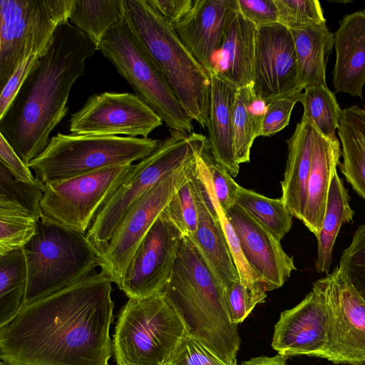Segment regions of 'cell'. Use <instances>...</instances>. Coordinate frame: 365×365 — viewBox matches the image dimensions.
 I'll return each instance as SVG.
<instances>
[{
  "label": "cell",
  "instance_id": "1",
  "mask_svg": "<svg viewBox=\"0 0 365 365\" xmlns=\"http://www.w3.org/2000/svg\"><path fill=\"white\" fill-rule=\"evenodd\" d=\"M113 280L101 269L23 307L0 327V359L10 365H108Z\"/></svg>",
  "mask_w": 365,
  "mask_h": 365
},
{
  "label": "cell",
  "instance_id": "2",
  "mask_svg": "<svg viewBox=\"0 0 365 365\" xmlns=\"http://www.w3.org/2000/svg\"><path fill=\"white\" fill-rule=\"evenodd\" d=\"M96 51L70 22L59 26L48 51L0 116V134L27 165L43 152L50 133L67 115L71 88Z\"/></svg>",
  "mask_w": 365,
  "mask_h": 365
},
{
  "label": "cell",
  "instance_id": "3",
  "mask_svg": "<svg viewBox=\"0 0 365 365\" xmlns=\"http://www.w3.org/2000/svg\"><path fill=\"white\" fill-rule=\"evenodd\" d=\"M162 294L187 334L228 365H237V325L229 317L223 289L187 236H183Z\"/></svg>",
  "mask_w": 365,
  "mask_h": 365
},
{
  "label": "cell",
  "instance_id": "4",
  "mask_svg": "<svg viewBox=\"0 0 365 365\" xmlns=\"http://www.w3.org/2000/svg\"><path fill=\"white\" fill-rule=\"evenodd\" d=\"M125 21L162 73L187 114L203 128L211 105L210 73L147 0H124Z\"/></svg>",
  "mask_w": 365,
  "mask_h": 365
},
{
  "label": "cell",
  "instance_id": "5",
  "mask_svg": "<svg viewBox=\"0 0 365 365\" xmlns=\"http://www.w3.org/2000/svg\"><path fill=\"white\" fill-rule=\"evenodd\" d=\"M22 249L28 275L23 307L78 282L101 264V252L86 234L44 218Z\"/></svg>",
  "mask_w": 365,
  "mask_h": 365
},
{
  "label": "cell",
  "instance_id": "6",
  "mask_svg": "<svg viewBox=\"0 0 365 365\" xmlns=\"http://www.w3.org/2000/svg\"><path fill=\"white\" fill-rule=\"evenodd\" d=\"M187 334L162 292L130 297L117 316L113 354L117 365H168Z\"/></svg>",
  "mask_w": 365,
  "mask_h": 365
},
{
  "label": "cell",
  "instance_id": "7",
  "mask_svg": "<svg viewBox=\"0 0 365 365\" xmlns=\"http://www.w3.org/2000/svg\"><path fill=\"white\" fill-rule=\"evenodd\" d=\"M150 138L57 133L28 166L43 183L56 182L108 168L133 164L154 152Z\"/></svg>",
  "mask_w": 365,
  "mask_h": 365
},
{
  "label": "cell",
  "instance_id": "8",
  "mask_svg": "<svg viewBox=\"0 0 365 365\" xmlns=\"http://www.w3.org/2000/svg\"><path fill=\"white\" fill-rule=\"evenodd\" d=\"M207 138L170 129V135L133 169L97 212L86 235L101 251L106 248L131 205L168 174L192 157Z\"/></svg>",
  "mask_w": 365,
  "mask_h": 365
},
{
  "label": "cell",
  "instance_id": "9",
  "mask_svg": "<svg viewBox=\"0 0 365 365\" xmlns=\"http://www.w3.org/2000/svg\"><path fill=\"white\" fill-rule=\"evenodd\" d=\"M99 51L170 129L193 133L192 118L125 20L107 34Z\"/></svg>",
  "mask_w": 365,
  "mask_h": 365
},
{
  "label": "cell",
  "instance_id": "10",
  "mask_svg": "<svg viewBox=\"0 0 365 365\" xmlns=\"http://www.w3.org/2000/svg\"><path fill=\"white\" fill-rule=\"evenodd\" d=\"M74 0H0V86L24 58L48 48L58 27L68 22Z\"/></svg>",
  "mask_w": 365,
  "mask_h": 365
},
{
  "label": "cell",
  "instance_id": "11",
  "mask_svg": "<svg viewBox=\"0 0 365 365\" xmlns=\"http://www.w3.org/2000/svg\"><path fill=\"white\" fill-rule=\"evenodd\" d=\"M197 151L131 205L101 252V269L118 288L139 245L175 193L193 175Z\"/></svg>",
  "mask_w": 365,
  "mask_h": 365
},
{
  "label": "cell",
  "instance_id": "12",
  "mask_svg": "<svg viewBox=\"0 0 365 365\" xmlns=\"http://www.w3.org/2000/svg\"><path fill=\"white\" fill-rule=\"evenodd\" d=\"M135 164L108 168L45 184L41 218L86 234L97 212L130 174Z\"/></svg>",
  "mask_w": 365,
  "mask_h": 365
},
{
  "label": "cell",
  "instance_id": "13",
  "mask_svg": "<svg viewBox=\"0 0 365 365\" xmlns=\"http://www.w3.org/2000/svg\"><path fill=\"white\" fill-rule=\"evenodd\" d=\"M318 280L327 314L326 343L318 357L334 364L365 365V301L338 267Z\"/></svg>",
  "mask_w": 365,
  "mask_h": 365
},
{
  "label": "cell",
  "instance_id": "14",
  "mask_svg": "<svg viewBox=\"0 0 365 365\" xmlns=\"http://www.w3.org/2000/svg\"><path fill=\"white\" fill-rule=\"evenodd\" d=\"M163 123L158 114L135 93L102 92L90 96L71 115L69 131L75 135L148 138Z\"/></svg>",
  "mask_w": 365,
  "mask_h": 365
},
{
  "label": "cell",
  "instance_id": "15",
  "mask_svg": "<svg viewBox=\"0 0 365 365\" xmlns=\"http://www.w3.org/2000/svg\"><path fill=\"white\" fill-rule=\"evenodd\" d=\"M182 237L163 210L136 250L119 289L128 298L161 292L170 279Z\"/></svg>",
  "mask_w": 365,
  "mask_h": 365
},
{
  "label": "cell",
  "instance_id": "16",
  "mask_svg": "<svg viewBox=\"0 0 365 365\" xmlns=\"http://www.w3.org/2000/svg\"><path fill=\"white\" fill-rule=\"evenodd\" d=\"M252 87L267 103L302 92L290 30L279 23L257 27Z\"/></svg>",
  "mask_w": 365,
  "mask_h": 365
},
{
  "label": "cell",
  "instance_id": "17",
  "mask_svg": "<svg viewBox=\"0 0 365 365\" xmlns=\"http://www.w3.org/2000/svg\"><path fill=\"white\" fill-rule=\"evenodd\" d=\"M327 306L317 279L297 306L282 312L274 329L272 347L286 358L318 357L327 339Z\"/></svg>",
  "mask_w": 365,
  "mask_h": 365
},
{
  "label": "cell",
  "instance_id": "18",
  "mask_svg": "<svg viewBox=\"0 0 365 365\" xmlns=\"http://www.w3.org/2000/svg\"><path fill=\"white\" fill-rule=\"evenodd\" d=\"M226 213L247 261L262 277L267 292L281 287L297 269L293 256H289L280 241L241 207L235 205Z\"/></svg>",
  "mask_w": 365,
  "mask_h": 365
},
{
  "label": "cell",
  "instance_id": "19",
  "mask_svg": "<svg viewBox=\"0 0 365 365\" xmlns=\"http://www.w3.org/2000/svg\"><path fill=\"white\" fill-rule=\"evenodd\" d=\"M257 27L238 10L229 13L220 50L210 73L221 76L237 88L252 85Z\"/></svg>",
  "mask_w": 365,
  "mask_h": 365
},
{
  "label": "cell",
  "instance_id": "20",
  "mask_svg": "<svg viewBox=\"0 0 365 365\" xmlns=\"http://www.w3.org/2000/svg\"><path fill=\"white\" fill-rule=\"evenodd\" d=\"M236 6V0H197L190 16L173 28L192 56L210 73L228 14Z\"/></svg>",
  "mask_w": 365,
  "mask_h": 365
},
{
  "label": "cell",
  "instance_id": "21",
  "mask_svg": "<svg viewBox=\"0 0 365 365\" xmlns=\"http://www.w3.org/2000/svg\"><path fill=\"white\" fill-rule=\"evenodd\" d=\"M334 33L336 60L332 74L335 93L363 99L365 86V10L345 15Z\"/></svg>",
  "mask_w": 365,
  "mask_h": 365
},
{
  "label": "cell",
  "instance_id": "22",
  "mask_svg": "<svg viewBox=\"0 0 365 365\" xmlns=\"http://www.w3.org/2000/svg\"><path fill=\"white\" fill-rule=\"evenodd\" d=\"M288 155L281 181L282 200L291 215L302 222L314 145V125L303 113L287 140Z\"/></svg>",
  "mask_w": 365,
  "mask_h": 365
},
{
  "label": "cell",
  "instance_id": "23",
  "mask_svg": "<svg viewBox=\"0 0 365 365\" xmlns=\"http://www.w3.org/2000/svg\"><path fill=\"white\" fill-rule=\"evenodd\" d=\"M195 182L198 225L196 232L187 237L224 291L240 281L239 274L220 221L204 199L196 170Z\"/></svg>",
  "mask_w": 365,
  "mask_h": 365
},
{
  "label": "cell",
  "instance_id": "24",
  "mask_svg": "<svg viewBox=\"0 0 365 365\" xmlns=\"http://www.w3.org/2000/svg\"><path fill=\"white\" fill-rule=\"evenodd\" d=\"M341 156L340 140L314 126V145L303 224L317 237L321 232L331 178Z\"/></svg>",
  "mask_w": 365,
  "mask_h": 365
},
{
  "label": "cell",
  "instance_id": "25",
  "mask_svg": "<svg viewBox=\"0 0 365 365\" xmlns=\"http://www.w3.org/2000/svg\"><path fill=\"white\" fill-rule=\"evenodd\" d=\"M211 76L208 144L215 162L232 178L240 170L233 150L232 111L237 88L215 73Z\"/></svg>",
  "mask_w": 365,
  "mask_h": 365
},
{
  "label": "cell",
  "instance_id": "26",
  "mask_svg": "<svg viewBox=\"0 0 365 365\" xmlns=\"http://www.w3.org/2000/svg\"><path fill=\"white\" fill-rule=\"evenodd\" d=\"M290 31L297 56L299 90L312 86H327L326 70L334 46V34L326 24Z\"/></svg>",
  "mask_w": 365,
  "mask_h": 365
},
{
  "label": "cell",
  "instance_id": "27",
  "mask_svg": "<svg viewBox=\"0 0 365 365\" xmlns=\"http://www.w3.org/2000/svg\"><path fill=\"white\" fill-rule=\"evenodd\" d=\"M337 133L341 145V173L365 200V109L353 106L342 110Z\"/></svg>",
  "mask_w": 365,
  "mask_h": 365
},
{
  "label": "cell",
  "instance_id": "28",
  "mask_svg": "<svg viewBox=\"0 0 365 365\" xmlns=\"http://www.w3.org/2000/svg\"><path fill=\"white\" fill-rule=\"evenodd\" d=\"M267 103L252 85L237 88L232 111L233 150L238 165L249 163L255 140L260 136Z\"/></svg>",
  "mask_w": 365,
  "mask_h": 365
},
{
  "label": "cell",
  "instance_id": "29",
  "mask_svg": "<svg viewBox=\"0 0 365 365\" xmlns=\"http://www.w3.org/2000/svg\"><path fill=\"white\" fill-rule=\"evenodd\" d=\"M354 211L349 205V196L341 178L336 170L330 183L326 211L317 240L315 269L329 274L332 262V252L341 227L353 220Z\"/></svg>",
  "mask_w": 365,
  "mask_h": 365
},
{
  "label": "cell",
  "instance_id": "30",
  "mask_svg": "<svg viewBox=\"0 0 365 365\" xmlns=\"http://www.w3.org/2000/svg\"><path fill=\"white\" fill-rule=\"evenodd\" d=\"M125 20L124 0H74L70 23L99 51L107 34Z\"/></svg>",
  "mask_w": 365,
  "mask_h": 365
},
{
  "label": "cell",
  "instance_id": "31",
  "mask_svg": "<svg viewBox=\"0 0 365 365\" xmlns=\"http://www.w3.org/2000/svg\"><path fill=\"white\" fill-rule=\"evenodd\" d=\"M27 278L22 248L0 256V327L9 323L23 307Z\"/></svg>",
  "mask_w": 365,
  "mask_h": 365
},
{
  "label": "cell",
  "instance_id": "32",
  "mask_svg": "<svg viewBox=\"0 0 365 365\" xmlns=\"http://www.w3.org/2000/svg\"><path fill=\"white\" fill-rule=\"evenodd\" d=\"M236 205L249 213L279 240L289 232L293 216L282 198H269L240 185Z\"/></svg>",
  "mask_w": 365,
  "mask_h": 365
},
{
  "label": "cell",
  "instance_id": "33",
  "mask_svg": "<svg viewBox=\"0 0 365 365\" xmlns=\"http://www.w3.org/2000/svg\"><path fill=\"white\" fill-rule=\"evenodd\" d=\"M45 184L36 178L34 182L16 180L0 163V212L41 218V202Z\"/></svg>",
  "mask_w": 365,
  "mask_h": 365
},
{
  "label": "cell",
  "instance_id": "34",
  "mask_svg": "<svg viewBox=\"0 0 365 365\" xmlns=\"http://www.w3.org/2000/svg\"><path fill=\"white\" fill-rule=\"evenodd\" d=\"M300 103L305 114L324 135L335 136L342 110L327 86H312L302 92Z\"/></svg>",
  "mask_w": 365,
  "mask_h": 365
},
{
  "label": "cell",
  "instance_id": "35",
  "mask_svg": "<svg viewBox=\"0 0 365 365\" xmlns=\"http://www.w3.org/2000/svg\"><path fill=\"white\" fill-rule=\"evenodd\" d=\"M206 203L215 217H217L225 235L228 246L237 269L240 282L247 287H266L262 277L250 265L241 248L240 240L229 220L226 212L215 197L211 183L207 182L203 187Z\"/></svg>",
  "mask_w": 365,
  "mask_h": 365
},
{
  "label": "cell",
  "instance_id": "36",
  "mask_svg": "<svg viewBox=\"0 0 365 365\" xmlns=\"http://www.w3.org/2000/svg\"><path fill=\"white\" fill-rule=\"evenodd\" d=\"M195 170L164 210L183 236L193 235L198 225Z\"/></svg>",
  "mask_w": 365,
  "mask_h": 365
},
{
  "label": "cell",
  "instance_id": "37",
  "mask_svg": "<svg viewBox=\"0 0 365 365\" xmlns=\"http://www.w3.org/2000/svg\"><path fill=\"white\" fill-rule=\"evenodd\" d=\"M278 23L290 30L304 29L326 24L318 0H274Z\"/></svg>",
  "mask_w": 365,
  "mask_h": 365
},
{
  "label": "cell",
  "instance_id": "38",
  "mask_svg": "<svg viewBox=\"0 0 365 365\" xmlns=\"http://www.w3.org/2000/svg\"><path fill=\"white\" fill-rule=\"evenodd\" d=\"M338 268L365 301V225L355 231L351 244L341 254Z\"/></svg>",
  "mask_w": 365,
  "mask_h": 365
},
{
  "label": "cell",
  "instance_id": "39",
  "mask_svg": "<svg viewBox=\"0 0 365 365\" xmlns=\"http://www.w3.org/2000/svg\"><path fill=\"white\" fill-rule=\"evenodd\" d=\"M38 222L31 216L0 212V256L23 248L36 234Z\"/></svg>",
  "mask_w": 365,
  "mask_h": 365
},
{
  "label": "cell",
  "instance_id": "40",
  "mask_svg": "<svg viewBox=\"0 0 365 365\" xmlns=\"http://www.w3.org/2000/svg\"><path fill=\"white\" fill-rule=\"evenodd\" d=\"M223 293L230 319L237 325L242 322L255 306L263 302L267 297L264 288L247 287L240 281L232 284Z\"/></svg>",
  "mask_w": 365,
  "mask_h": 365
},
{
  "label": "cell",
  "instance_id": "41",
  "mask_svg": "<svg viewBox=\"0 0 365 365\" xmlns=\"http://www.w3.org/2000/svg\"><path fill=\"white\" fill-rule=\"evenodd\" d=\"M202 154L215 197L227 212L235 205L240 185L225 169L215 162L208 141L202 149Z\"/></svg>",
  "mask_w": 365,
  "mask_h": 365
},
{
  "label": "cell",
  "instance_id": "42",
  "mask_svg": "<svg viewBox=\"0 0 365 365\" xmlns=\"http://www.w3.org/2000/svg\"><path fill=\"white\" fill-rule=\"evenodd\" d=\"M302 92L276 98L267 103L260 136L270 137L289 125L292 110L300 102Z\"/></svg>",
  "mask_w": 365,
  "mask_h": 365
},
{
  "label": "cell",
  "instance_id": "43",
  "mask_svg": "<svg viewBox=\"0 0 365 365\" xmlns=\"http://www.w3.org/2000/svg\"><path fill=\"white\" fill-rule=\"evenodd\" d=\"M168 365H228L210 349L188 334Z\"/></svg>",
  "mask_w": 365,
  "mask_h": 365
},
{
  "label": "cell",
  "instance_id": "44",
  "mask_svg": "<svg viewBox=\"0 0 365 365\" xmlns=\"http://www.w3.org/2000/svg\"><path fill=\"white\" fill-rule=\"evenodd\" d=\"M48 48L38 50L27 56L1 89L0 116L6 112L28 75L37 65L39 59L46 53Z\"/></svg>",
  "mask_w": 365,
  "mask_h": 365
},
{
  "label": "cell",
  "instance_id": "45",
  "mask_svg": "<svg viewBox=\"0 0 365 365\" xmlns=\"http://www.w3.org/2000/svg\"><path fill=\"white\" fill-rule=\"evenodd\" d=\"M238 10L257 27L278 23L274 0H236Z\"/></svg>",
  "mask_w": 365,
  "mask_h": 365
},
{
  "label": "cell",
  "instance_id": "46",
  "mask_svg": "<svg viewBox=\"0 0 365 365\" xmlns=\"http://www.w3.org/2000/svg\"><path fill=\"white\" fill-rule=\"evenodd\" d=\"M197 0H147L148 3L173 28L183 22L192 13Z\"/></svg>",
  "mask_w": 365,
  "mask_h": 365
},
{
  "label": "cell",
  "instance_id": "47",
  "mask_svg": "<svg viewBox=\"0 0 365 365\" xmlns=\"http://www.w3.org/2000/svg\"><path fill=\"white\" fill-rule=\"evenodd\" d=\"M0 163L20 182H34L36 180L31 168L18 155L4 137L0 134Z\"/></svg>",
  "mask_w": 365,
  "mask_h": 365
},
{
  "label": "cell",
  "instance_id": "48",
  "mask_svg": "<svg viewBox=\"0 0 365 365\" xmlns=\"http://www.w3.org/2000/svg\"><path fill=\"white\" fill-rule=\"evenodd\" d=\"M287 358L277 354L274 356H258L245 361L241 365H288Z\"/></svg>",
  "mask_w": 365,
  "mask_h": 365
},
{
  "label": "cell",
  "instance_id": "49",
  "mask_svg": "<svg viewBox=\"0 0 365 365\" xmlns=\"http://www.w3.org/2000/svg\"><path fill=\"white\" fill-rule=\"evenodd\" d=\"M0 365H10V364H6V363H5V362H4V361H1V362H0Z\"/></svg>",
  "mask_w": 365,
  "mask_h": 365
},
{
  "label": "cell",
  "instance_id": "50",
  "mask_svg": "<svg viewBox=\"0 0 365 365\" xmlns=\"http://www.w3.org/2000/svg\"><path fill=\"white\" fill-rule=\"evenodd\" d=\"M117 365V364H116Z\"/></svg>",
  "mask_w": 365,
  "mask_h": 365
}]
</instances>
